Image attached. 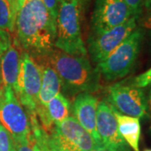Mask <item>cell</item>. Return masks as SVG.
<instances>
[{
	"mask_svg": "<svg viewBox=\"0 0 151 151\" xmlns=\"http://www.w3.org/2000/svg\"><path fill=\"white\" fill-rule=\"evenodd\" d=\"M16 39L34 59L48 55L55 47L56 22L42 0H25L18 12Z\"/></svg>",
	"mask_w": 151,
	"mask_h": 151,
	"instance_id": "1",
	"label": "cell"
},
{
	"mask_svg": "<svg viewBox=\"0 0 151 151\" xmlns=\"http://www.w3.org/2000/svg\"><path fill=\"white\" fill-rule=\"evenodd\" d=\"M46 57L59 76L65 97H75L81 92L100 90L101 75L87 56L71 55L55 48Z\"/></svg>",
	"mask_w": 151,
	"mask_h": 151,
	"instance_id": "2",
	"label": "cell"
},
{
	"mask_svg": "<svg viewBox=\"0 0 151 151\" xmlns=\"http://www.w3.org/2000/svg\"><path fill=\"white\" fill-rule=\"evenodd\" d=\"M81 0H60L56 18L55 47L68 55L87 56L81 36Z\"/></svg>",
	"mask_w": 151,
	"mask_h": 151,
	"instance_id": "3",
	"label": "cell"
},
{
	"mask_svg": "<svg viewBox=\"0 0 151 151\" xmlns=\"http://www.w3.org/2000/svg\"><path fill=\"white\" fill-rule=\"evenodd\" d=\"M143 39V29L137 27L103 61L97 64L100 75L108 81H116L128 75L139 56Z\"/></svg>",
	"mask_w": 151,
	"mask_h": 151,
	"instance_id": "4",
	"label": "cell"
},
{
	"mask_svg": "<svg viewBox=\"0 0 151 151\" xmlns=\"http://www.w3.org/2000/svg\"><path fill=\"white\" fill-rule=\"evenodd\" d=\"M105 101L124 115L141 119L148 114V101L143 88L132 85L129 80L108 86Z\"/></svg>",
	"mask_w": 151,
	"mask_h": 151,
	"instance_id": "5",
	"label": "cell"
},
{
	"mask_svg": "<svg viewBox=\"0 0 151 151\" xmlns=\"http://www.w3.org/2000/svg\"><path fill=\"white\" fill-rule=\"evenodd\" d=\"M40 68L36 60L29 53L23 50L15 94L28 114L35 113L36 108L40 105Z\"/></svg>",
	"mask_w": 151,
	"mask_h": 151,
	"instance_id": "6",
	"label": "cell"
},
{
	"mask_svg": "<svg viewBox=\"0 0 151 151\" xmlns=\"http://www.w3.org/2000/svg\"><path fill=\"white\" fill-rule=\"evenodd\" d=\"M0 124L13 140L24 139L31 133L29 116L11 87H4L0 95Z\"/></svg>",
	"mask_w": 151,
	"mask_h": 151,
	"instance_id": "7",
	"label": "cell"
},
{
	"mask_svg": "<svg viewBox=\"0 0 151 151\" xmlns=\"http://www.w3.org/2000/svg\"><path fill=\"white\" fill-rule=\"evenodd\" d=\"M136 17L128 21L103 32H90L87 40V50L92 63L98 64L103 61L117 46L130 35L137 28Z\"/></svg>",
	"mask_w": 151,
	"mask_h": 151,
	"instance_id": "8",
	"label": "cell"
},
{
	"mask_svg": "<svg viewBox=\"0 0 151 151\" xmlns=\"http://www.w3.org/2000/svg\"><path fill=\"white\" fill-rule=\"evenodd\" d=\"M50 135L55 145L66 151H92L97 146L92 136L73 116L55 124Z\"/></svg>",
	"mask_w": 151,
	"mask_h": 151,
	"instance_id": "9",
	"label": "cell"
},
{
	"mask_svg": "<svg viewBox=\"0 0 151 151\" xmlns=\"http://www.w3.org/2000/svg\"><path fill=\"white\" fill-rule=\"evenodd\" d=\"M133 13L124 0H95L91 32H103L128 21Z\"/></svg>",
	"mask_w": 151,
	"mask_h": 151,
	"instance_id": "10",
	"label": "cell"
},
{
	"mask_svg": "<svg viewBox=\"0 0 151 151\" xmlns=\"http://www.w3.org/2000/svg\"><path fill=\"white\" fill-rule=\"evenodd\" d=\"M98 100L89 92L77 94L72 103V113L78 123L92 136L97 146L103 145L97 130V108Z\"/></svg>",
	"mask_w": 151,
	"mask_h": 151,
	"instance_id": "11",
	"label": "cell"
},
{
	"mask_svg": "<svg viewBox=\"0 0 151 151\" xmlns=\"http://www.w3.org/2000/svg\"><path fill=\"white\" fill-rule=\"evenodd\" d=\"M97 130L103 145L116 147L128 146L119 134L113 111L105 100L97 103Z\"/></svg>",
	"mask_w": 151,
	"mask_h": 151,
	"instance_id": "12",
	"label": "cell"
},
{
	"mask_svg": "<svg viewBox=\"0 0 151 151\" xmlns=\"http://www.w3.org/2000/svg\"><path fill=\"white\" fill-rule=\"evenodd\" d=\"M23 50L17 39L12 38L9 47L3 55L1 61V79L3 87H11L14 93L18 88V77Z\"/></svg>",
	"mask_w": 151,
	"mask_h": 151,
	"instance_id": "13",
	"label": "cell"
},
{
	"mask_svg": "<svg viewBox=\"0 0 151 151\" xmlns=\"http://www.w3.org/2000/svg\"><path fill=\"white\" fill-rule=\"evenodd\" d=\"M35 60L40 66L41 72V86L39 96L40 104L46 106L53 97L60 93L61 82L59 76L50 64L46 56Z\"/></svg>",
	"mask_w": 151,
	"mask_h": 151,
	"instance_id": "14",
	"label": "cell"
},
{
	"mask_svg": "<svg viewBox=\"0 0 151 151\" xmlns=\"http://www.w3.org/2000/svg\"><path fill=\"white\" fill-rule=\"evenodd\" d=\"M110 107L117 119L118 129L121 137L134 151H139L141 126L139 119L122 114L111 105Z\"/></svg>",
	"mask_w": 151,
	"mask_h": 151,
	"instance_id": "15",
	"label": "cell"
},
{
	"mask_svg": "<svg viewBox=\"0 0 151 151\" xmlns=\"http://www.w3.org/2000/svg\"><path fill=\"white\" fill-rule=\"evenodd\" d=\"M45 107L50 119H51L54 124L62 122L64 119L70 116V101L61 93L53 97Z\"/></svg>",
	"mask_w": 151,
	"mask_h": 151,
	"instance_id": "16",
	"label": "cell"
},
{
	"mask_svg": "<svg viewBox=\"0 0 151 151\" xmlns=\"http://www.w3.org/2000/svg\"><path fill=\"white\" fill-rule=\"evenodd\" d=\"M29 116L31 125V132L36 142L38 151H55L50 135L41 126L36 113L29 114Z\"/></svg>",
	"mask_w": 151,
	"mask_h": 151,
	"instance_id": "17",
	"label": "cell"
},
{
	"mask_svg": "<svg viewBox=\"0 0 151 151\" xmlns=\"http://www.w3.org/2000/svg\"><path fill=\"white\" fill-rule=\"evenodd\" d=\"M17 11L11 0H0V29L10 34L15 31Z\"/></svg>",
	"mask_w": 151,
	"mask_h": 151,
	"instance_id": "18",
	"label": "cell"
},
{
	"mask_svg": "<svg viewBox=\"0 0 151 151\" xmlns=\"http://www.w3.org/2000/svg\"><path fill=\"white\" fill-rule=\"evenodd\" d=\"M11 151H38V147L32 132L26 138L13 140Z\"/></svg>",
	"mask_w": 151,
	"mask_h": 151,
	"instance_id": "19",
	"label": "cell"
},
{
	"mask_svg": "<svg viewBox=\"0 0 151 151\" xmlns=\"http://www.w3.org/2000/svg\"><path fill=\"white\" fill-rule=\"evenodd\" d=\"M12 34L8 31L1 30L0 29V95L3 92L4 87L2 85V79H1V61L3 55L4 54L7 49L9 47L11 42H12Z\"/></svg>",
	"mask_w": 151,
	"mask_h": 151,
	"instance_id": "20",
	"label": "cell"
},
{
	"mask_svg": "<svg viewBox=\"0 0 151 151\" xmlns=\"http://www.w3.org/2000/svg\"><path fill=\"white\" fill-rule=\"evenodd\" d=\"M132 85L138 87L144 88L151 84V67L140 75L137 76L134 78L129 80Z\"/></svg>",
	"mask_w": 151,
	"mask_h": 151,
	"instance_id": "21",
	"label": "cell"
},
{
	"mask_svg": "<svg viewBox=\"0 0 151 151\" xmlns=\"http://www.w3.org/2000/svg\"><path fill=\"white\" fill-rule=\"evenodd\" d=\"M13 139L9 133L0 124V151H11Z\"/></svg>",
	"mask_w": 151,
	"mask_h": 151,
	"instance_id": "22",
	"label": "cell"
},
{
	"mask_svg": "<svg viewBox=\"0 0 151 151\" xmlns=\"http://www.w3.org/2000/svg\"><path fill=\"white\" fill-rule=\"evenodd\" d=\"M127 5L129 7V9L133 13V15L136 17L138 19L144 10V0H124Z\"/></svg>",
	"mask_w": 151,
	"mask_h": 151,
	"instance_id": "23",
	"label": "cell"
},
{
	"mask_svg": "<svg viewBox=\"0 0 151 151\" xmlns=\"http://www.w3.org/2000/svg\"><path fill=\"white\" fill-rule=\"evenodd\" d=\"M42 1L44 2L45 7L47 8L50 14L56 22V18H57V14H58L60 0H42Z\"/></svg>",
	"mask_w": 151,
	"mask_h": 151,
	"instance_id": "24",
	"label": "cell"
},
{
	"mask_svg": "<svg viewBox=\"0 0 151 151\" xmlns=\"http://www.w3.org/2000/svg\"><path fill=\"white\" fill-rule=\"evenodd\" d=\"M92 151H131V150L129 145L124 147H116V146L101 145L96 146Z\"/></svg>",
	"mask_w": 151,
	"mask_h": 151,
	"instance_id": "25",
	"label": "cell"
},
{
	"mask_svg": "<svg viewBox=\"0 0 151 151\" xmlns=\"http://www.w3.org/2000/svg\"><path fill=\"white\" fill-rule=\"evenodd\" d=\"M144 26L147 29H149L151 33V14H150L148 16L146 17L145 19L144 20Z\"/></svg>",
	"mask_w": 151,
	"mask_h": 151,
	"instance_id": "26",
	"label": "cell"
},
{
	"mask_svg": "<svg viewBox=\"0 0 151 151\" xmlns=\"http://www.w3.org/2000/svg\"><path fill=\"white\" fill-rule=\"evenodd\" d=\"M24 1L25 0H11V2L14 4V5L15 6V8H16L17 11L19 12V10L21 9V7L24 4Z\"/></svg>",
	"mask_w": 151,
	"mask_h": 151,
	"instance_id": "27",
	"label": "cell"
},
{
	"mask_svg": "<svg viewBox=\"0 0 151 151\" xmlns=\"http://www.w3.org/2000/svg\"><path fill=\"white\" fill-rule=\"evenodd\" d=\"M144 6L150 14H151V0H144Z\"/></svg>",
	"mask_w": 151,
	"mask_h": 151,
	"instance_id": "28",
	"label": "cell"
},
{
	"mask_svg": "<svg viewBox=\"0 0 151 151\" xmlns=\"http://www.w3.org/2000/svg\"><path fill=\"white\" fill-rule=\"evenodd\" d=\"M148 101V107L150 108V114H151V87L150 90V93H149V98L147 99Z\"/></svg>",
	"mask_w": 151,
	"mask_h": 151,
	"instance_id": "29",
	"label": "cell"
},
{
	"mask_svg": "<svg viewBox=\"0 0 151 151\" xmlns=\"http://www.w3.org/2000/svg\"><path fill=\"white\" fill-rule=\"evenodd\" d=\"M50 138H51V137H50ZM52 142H53V141H52ZM53 145H54V148H55V151H66L65 150H63V149H61V148L58 147V146L55 145L54 143H53Z\"/></svg>",
	"mask_w": 151,
	"mask_h": 151,
	"instance_id": "30",
	"label": "cell"
},
{
	"mask_svg": "<svg viewBox=\"0 0 151 151\" xmlns=\"http://www.w3.org/2000/svg\"><path fill=\"white\" fill-rule=\"evenodd\" d=\"M145 151H151V149H147V150H145Z\"/></svg>",
	"mask_w": 151,
	"mask_h": 151,
	"instance_id": "31",
	"label": "cell"
},
{
	"mask_svg": "<svg viewBox=\"0 0 151 151\" xmlns=\"http://www.w3.org/2000/svg\"><path fill=\"white\" fill-rule=\"evenodd\" d=\"M81 1H82V2H83V1H85V0H81Z\"/></svg>",
	"mask_w": 151,
	"mask_h": 151,
	"instance_id": "32",
	"label": "cell"
}]
</instances>
